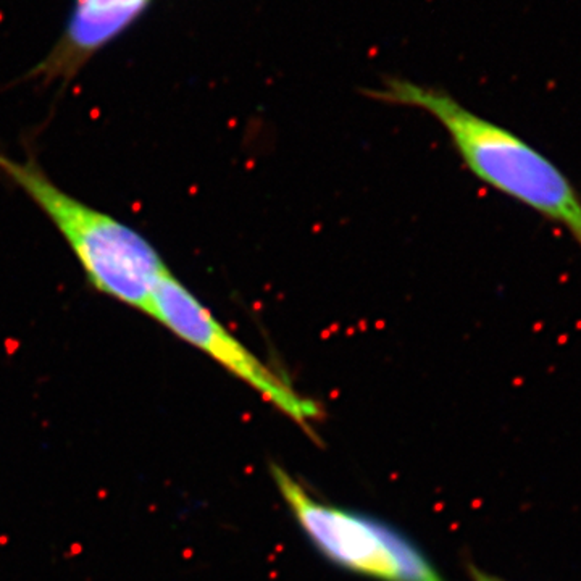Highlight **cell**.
<instances>
[{
  "label": "cell",
  "mask_w": 581,
  "mask_h": 581,
  "mask_svg": "<svg viewBox=\"0 0 581 581\" xmlns=\"http://www.w3.org/2000/svg\"><path fill=\"white\" fill-rule=\"evenodd\" d=\"M147 315L246 383L302 430L313 433L321 418L320 405L242 344L170 270L158 281Z\"/></svg>",
  "instance_id": "cell-4"
},
{
  "label": "cell",
  "mask_w": 581,
  "mask_h": 581,
  "mask_svg": "<svg viewBox=\"0 0 581 581\" xmlns=\"http://www.w3.org/2000/svg\"><path fill=\"white\" fill-rule=\"evenodd\" d=\"M152 0H76L65 31L52 50L28 73L42 84L75 79L91 58L123 34Z\"/></svg>",
  "instance_id": "cell-5"
},
{
  "label": "cell",
  "mask_w": 581,
  "mask_h": 581,
  "mask_svg": "<svg viewBox=\"0 0 581 581\" xmlns=\"http://www.w3.org/2000/svg\"><path fill=\"white\" fill-rule=\"evenodd\" d=\"M470 575H472V581H505L502 578H498L494 575H489L475 567H472V570H470Z\"/></svg>",
  "instance_id": "cell-6"
},
{
  "label": "cell",
  "mask_w": 581,
  "mask_h": 581,
  "mask_svg": "<svg viewBox=\"0 0 581 581\" xmlns=\"http://www.w3.org/2000/svg\"><path fill=\"white\" fill-rule=\"evenodd\" d=\"M0 173L55 225L99 292L149 311L154 290L168 268L144 236L63 191L34 160H18L0 150Z\"/></svg>",
  "instance_id": "cell-2"
},
{
  "label": "cell",
  "mask_w": 581,
  "mask_h": 581,
  "mask_svg": "<svg viewBox=\"0 0 581 581\" xmlns=\"http://www.w3.org/2000/svg\"><path fill=\"white\" fill-rule=\"evenodd\" d=\"M271 477L289 512L320 554L378 581H446L414 542L386 523L316 499L288 470Z\"/></svg>",
  "instance_id": "cell-3"
},
{
  "label": "cell",
  "mask_w": 581,
  "mask_h": 581,
  "mask_svg": "<svg viewBox=\"0 0 581 581\" xmlns=\"http://www.w3.org/2000/svg\"><path fill=\"white\" fill-rule=\"evenodd\" d=\"M372 96L436 118L465 166L496 191L562 226L581 247V194L560 168L520 136L463 107L444 91L388 79Z\"/></svg>",
  "instance_id": "cell-1"
}]
</instances>
